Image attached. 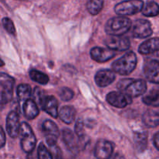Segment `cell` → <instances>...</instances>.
<instances>
[{"instance_id": "cell-26", "label": "cell", "mask_w": 159, "mask_h": 159, "mask_svg": "<svg viewBox=\"0 0 159 159\" xmlns=\"http://www.w3.org/2000/svg\"><path fill=\"white\" fill-rule=\"evenodd\" d=\"M30 77L34 82L40 84V85H47L49 82V77L44 73L37 70L32 69L29 72Z\"/></svg>"}, {"instance_id": "cell-30", "label": "cell", "mask_w": 159, "mask_h": 159, "mask_svg": "<svg viewBox=\"0 0 159 159\" xmlns=\"http://www.w3.org/2000/svg\"><path fill=\"white\" fill-rule=\"evenodd\" d=\"M59 96H60L61 99L64 102L70 101L74 97V92L68 87H62L59 90Z\"/></svg>"}, {"instance_id": "cell-34", "label": "cell", "mask_w": 159, "mask_h": 159, "mask_svg": "<svg viewBox=\"0 0 159 159\" xmlns=\"http://www.w3.org/2000/svg\"><path fill=\"white\" fill-rule=\"evenodd\" d=\"M153 143L155 144V148H156L157 150H159V147H158V144H159V134L158 132H157L156 134H155L153 138Z\"/></svg>"}, {"instance_id": "cell-20", "label": "cell", "mask_w": 159, "mask_h": 159, "mask_svg": "<svg viewBox=\"0 0 159 159\" xmlns=\"http://www.w3.org/2000/svg\"><path fill=\"white\" fill-rule=\"evenodd\" d=\"M144 125L149 128L158 127L159 124V113L158 111L148 110L144 112L142 116Z\"/></svg>"}, {"instance_id": "cell-35", "label": "cell", "mask_w": 159, "mask_h": 159, "mask_svg": "<svg viewBox=\"0 0 159 159\" xmlns=\"http://www.w3.org/2000/svg\"><path fill=\"white\" fill-rule=\"evenodd\" d=\"M113 159H125V158L120 154H116Z\"/></svg>"}, {"instance_id": "cell-1", "label": "cell", "mask_w": 159, "mask_h": 159, "mask_svg": "<svg viewBox=\"0 0 159 159\" xmlns=\"http://www.w3.org/2000/svg\"><path fill=\"white\" fill-rule=\"evenodd\" d=\"M117 89L120 93H124L132 99L144 94L147 91L148 85L143 79H124L118 82Z\"/></svg>"}, {"instance_id": "cell-7", "label": "cell", "mask_w": 159, "mask_h": 159, "mask_svg": "<svg viewBox=\"0 0 159 159\" xmlns=\"http://www.w3.org/2000/svg\"><path fill=\"white\" fill-rule=\"evenodd\" d=\"M42 131L46 137V141L49 147L57 144V138L60 135L57 124L52 120H47L42 124Z\"/></svg>"}, {"instance_id": "cell-19", "label": "cell", "mask_w": 159, "mask_h": 159, "mask_svg": "<svg viewBox=\"0 0 159 159\" xmlns=\"http://www.w3.org/2000/svg\"><path fill=\"white\" fill-rule=\"evenodd\" d=\"M22 110L25 117L28 120H33L39 115V108L37 104L31 99L26 100L22 106Z\"/></svg>"}, {"instance_id": "cell-10", "label": "cell", "mask_w": 159, "mask_h": 159, "mask_svg": "<svg viewBox=\"0 0 159 159\" xmlns=\"http://www.w3.org/2000/svg\"><path fill=\"white\" fill-rule=\"evenodd\" d=\"M144 74L148 81L158 84L159 82V63L157 59L148 60L144 63Z\"/></svg>"}, {"instance_id": "cell-24", "label": "cell", "mask_w": 159, "mask_h": 159, "mask_svg": "<svg viewBox=\"0 0 159 159\" xmlns=\"http://www.w3.org/2000/svg\"><path fill=\"white\" fill-rule=\"evenodd\" d=\"M134 141L137 148L140 151H144L148 145L147 132H136L134 135Z\"/></svg>"}, {"instance_id": "cell-18", "label": "cell", "mask_w": 159, "mask_h": 159, "mask_svg": "<svg viewBox=\"0 0 159 159\" xmlns=\"http://www.w3.org/2000/svg\"><path fill=\"white\" fill-rule=\"evenodd\" d=\"M159 48V40L158 37L151 38L141 43L138 48V52L141 54H150L158 52Z\"/></svg>"}, {"instance_id": "cell-12", "label": "cell", "mask_w": 159, "mask_h": 159, "mask_svg": "<svg viewBox=\"0 0 159 159\" xmlns=\"http://www.w3.org/2000/svg\"><path fill=\"white\" fill-rule=\"evenodd\" d=\"M113 152V144L110 141L100 139L95 147V156L97 159H110Z\"/></svg>"}, {"instance_id": "cell-15", "label": "cell", "mask_w": 159, "mask_h": 159, "mask_svg": "<svg viewBox=\"0 0 159 159\" xmlns=\"http://www.w3.org/2000/svg\"><path fill=\"white\" fill-rule=\"evenodd\" d=\"M115 54H116L115 51L110 49L99 48V47L92 48L90 51V55H91L92 58L99 63L110 61V59L115 57Z\"/></svg>"}, {"instance_id": "cell-6", "label": "cell", "mask_w": 159, "mask_h": 159, "mask_svg": "<svg viewBox=\"0 0 159 159\" xmlns=\"http://www.w3.org/2000/svg\"><path fill=\"white\" fill-rule=\"evenodd\" d=\"M144 6V2L140 0L124 1L116 4L114 11L116 14L120 16H130L141 12Z\"/></svg>"}, {"instance_id": "cell-27", "label": "cell", "mask_w": 159, "mask_h": 159, "mask_svg": "<svg viewBox=\"0 0 159 159\" xmlns=\"http://www.w3.org/2000/svg\"><path fill=\"white\" fill-rule=\"evenodd\" d=\"M103 4L102 0H90L87 2V9L91 15H97L103 8Z\"/></svg>"}, {"instance_id": "cell-8", "label": "cell", "mask_w": 159, "mask_h": 159, "mask_svg": "<svg viewBox=\"0 0 159 159\" xmlns=\"http://www.w3.org/2000/svg\"><path fill=\"white\" fill-rule=\"evenodd\" d=\"M106 46L108 49L112 51H127L130 48V42L127 37H114V36H109L104 40Z\"/></svg>"}, {"instance_id": "cell-16", "label": "cell", "mask_w": 159, "mask_h": 159, "mask_svg": "<svg viewBox=\"0 0 159 159\" xmlns=\"http://www.w3.org/2000/svg\"><path fill=\"white\" fill-rule=\"evenodd\" d=\"M40 108L54 118L58 116V102L53 96H45Z\"/></svg>"}, {"instance_id": "cell-32", "label": "cell", "mask_w": 159, "mask_h": 159, "mask_svg": "<svg viewBox=\"0 0 159 159\" xmlns=\"http://www.w3.org/2000/svg\"><path fill=\"white\" fill-rule=\"evenodd\" d=\"M51 150H50V152L51 153L52 156L54 155V158L55 159H61V152L60 148H58V146L56 144V145L51 146L50 147Z\"/></svg>"}, {"instance_id": "cell-25", "label": "cell", "mask_w": 159, "mask_h": 159, "mask_svg": "<svg viewBox=\"0 0 159 159\" xmlns=\"http://www.w3.org/2000/svg\"><path fill=\"white\" fill-rule=\"evenodd\" d=\"M143 102L148 106L158 107L159 106V92L158 89H153L145 95L142 99Z\"/></svg>"}, {"instance_id": "cell-21", "label": "cell", "mask_w": 159, "mask_h": 159, "mask_svg": "<svg viewBox=\"0 0 159 159\" xmlns=\"http://www.w3.org/2000/svg\"><path fill=\"white\" fill-rule=\"evenodd\" d=\"M75 115V109L71 106H64L60 109V111H58L60 119L67 124H71L74 121Z\"/></svg>"}, {"instance_id": "cell-29", "label": "cell", "mask_w": 159, "mask_h": 159, "mask_svg": "<svg viewBox=\"0 0 159 159\" xmlns=\"http://www.w3.org/2000/svg\"><path fill=\"white\" fill-rule=\"evenodd\" d=\"M37 158L38 159H53L52 155L43 143H40L39 144L37 149Z\"/></svg>"}, {"instance_id": "cell-33", "label": "cell", "mask_w": 159, "mask_h": 159, "mask_svg": "<svg viewBox=\"0 0 159 159\" xmlns=\"http://www.w3.org/2000/svg\"><path fill=\"white\" fill-rule=\"evenodd\" d=\"M5 144H6V134L2 127L0 126V148L4 147Z\"/></svg>"}, {"instance_id": "cell-28", "label": "cell", "mask_w": 159, "mask_h": 159, "mask_svg": "<svg viewBox=\"0 0 159 159\" xmlns=\"http://www.w3.org/2000/svg\"><path fill=\"white\" fill-rule=\"evenodd\" d=\"M31 96H33L32 100L37 104V107L38 106L40 107H41L42 102H43V99H44L45 96H46L44 95V93H43V90L40 88H39V87H35V89L34 90V93Z\"/></svg>"}, {"instance_id": "cell-22", "label": "cell", "mask_w": 159, "mask_h": 159, "mask_svg": "<svg viewBox=\"0 0 159 159\" xmlns=\"http://www.w3.org/2000/svg\"><path fill=\"white\" fill-rule=\"evenodd\" d=\"M16 93L21 107L26 100L30 99V96L32 95L30 86L27 84H20V85H19L16 89Z\"/></svg>"}, {"instance_id": "cell-31", "label": "cell", "mask_w": 159, "mask_h": 159, "mask_svg": "<svg viewBox=\"0 0 159 159\" xmlns=\"http://www.w3.org/2000/svg\"><path fill=\"white\" fill-rule=\"evenodd\" d=\"M2 25L3 27L5 28L6 31H7L9 34H12V35H15L16 34V28L14 26L13 22L12 21V20H10L8 17H5L2 19Z\"/></svg>"}, {"instance_id": "cell-9", "label": "cell", "mask_w": 159, "mask_h": 159, "mask_svg": "<svg viewBox=\"0 0 159 159\" xmlns=\"http://www.w3.org/2000/svg\"><path fill=\"white\" fill-rule=\"evenodd\" d=\"M153 34L152 24L147 20H137L134 21L132 35L135 38H146Z\"/></svg>"}, {"instance_id": "cell-13", "label": "cell", "mask_w": 159, "mask_h": 159, "mask_svg": "<svg viewBox=\"0 0 159 159\" xmlns=\"http://www.w3.org/2000/svg\"><path fill=\"white\" fill-rule=\"evenodd\" d=\"M20 122L19 114L16 111H11L6 118V130L12 138L18 137L20 133Z\"/></svg>"}, {"instance_id": "cell-3", "label": "cell", "mask_w": 159, "mask_h": 159, "mask_svg": "<svg viewBox=\"0 0 159 159\" xmlns=\"http://www.w3.org/2000/svg\"><path fill=\"white\" fill-rule=\"evenodd\" d=\"M131 26V20L127 17H113L106 23L105 30L109 36L121 37L130 30Z\"/></svg>"}, {"instance_id": "cell-2", "label": "cell", "mask_w": 159, "mask_h": 159, "mask_svg": "<svg viewBox=\"0 0 159 159\" xmlns=\"http://www.w3.org/2000/svg\"><path fill=\"white\" fill-rule=\"evenodd\" d=\"M138 58L133 51H128L124 56L115 61L112 64V71L116 74L127 75L133 72L136 68Z\"/></svg>"}, {"instance_id": "cell-11", "label": "cell", "mask_w": 159, "mask_h": 159, "mask_svg": "<svg viewBox=\"0 0 159 159\" xmlns=\"http://www.w3.org/2000/svg\"><path fill=\"white\" fill-rule=\"evenodd\" d=\"M107 101L113 107L124 108L132 103V99L120 92H111L107 96Z\"/></svg>"}, {"instance_id": "cell-23", "label": "cell", "mask_w": 159, "mask_h": 159, "mask_svg": "<svg viewBox=\"0 0 159 159\" xmlns=\"http://www.w3.org/2000/svg\"><path fill=\"white\" fill-rule=\"evenodd\" d=\"M143 15L148 17L156 16L158 15L159 6L158 3L153 1H148L145 3L142 9Z\"/></svg>"}, {"instance_id": "cell-5", "label": "cell", "mask_w": 159, "mask_h": 159, "mask_svg": "<svg viewBox=\"0 0 159 159\" xmlns=\"http://www.w3.org/2000/svg\"><path fill=\"white\" fill-rule=\"evenodd\" d=\"M15 79L6 73L0 72V103L6 104L12 99Z\"/></svg>"}, {"instance_id": "cell-17", "label": "cell", "mask_w": 159, "mask_h": 159, "mask_svg": "<svg viewBox=\"0 0 159 159\" xmlns=\"http://www.w3.org/2000/svg\"><path fill=\"white\" fill-rule=\"evenodd\" d=\"M62 140L65 146L72 153H76L79 151V141L76 140L75 134L70 129H64L62 131Z\"/></svg>"}, {"instance_id": "cell-4", "label": "cell", "mask_w": 159, "mask_h": 159, "mask_svg": "<svg viewBox=\"0 0 159 159\" xmlns=\"http://www.w3.org/2000/svg\"><path fill=\"white\" fill-rule=\"evenodd\" d=\"M19 134L20 135V142L23 151L26 153H31L35 148L37 139L30 126L26 122L20 124Z\"/></svg>"}, {"instance_id": "cell-14", "label": "cell", "mask_w": 159, "mask_h": 159, "mask_svg": "<svg viewBox=\"0 0 159 159\" xmlns=\"http://www.w3.org/2000/svg\"><path fill=\"white\" fill-rule=\"evenodd\" d=\"M116 79V74L112 70L102 69L97 71L95 75V81L99 87H107L113 82Z\"/></svg>"}, {"instance_id": "cell-36", "label": "cell", "mask_w": 159, "mask_h": 159, "mask_svg": "<svg viewBox=\"0 0 159 159\" xmlns=\"http://www.w3.org/2000/svg\"><path fill=\"white\" fill-rule=\"evenodd\" d=\"M4 65H5L4 61H3L2 60V59H0V67H2V66H4Z\"/></svg>"}]
</instances>
